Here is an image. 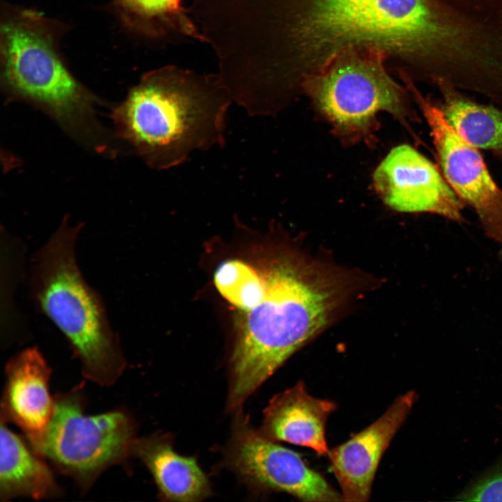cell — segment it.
I'll return each mask as SVG.
<instances>
[{"instance_id":"3957f363","label":"cell","mask_w":502,"mask_h":502,"mask_svg":"<svg viewBox=\"0 0 502 502\" xmlns=\"http://www.w3.org/2000/svg\"><path fill=\"white\" fill-rule=\"evenodd\" d=\"M231 101L218 74L167 66L145 74L112 116L119 138L151 167L167 169L225 144Z\"/></svg>"},{"instance_id":"ffe728a7","label":"cell","mask_w":502,"mask_h":502,"mask_svg":"<svg viewBox=\"0 0 502 502\" xmlns=\"http://www.w3.org/2000/svg\"><path fill=\"white\" fill-rule=\"evenodd\" d=\"M501 254H502V252H501ZM501 256H502V254H501Z\"/></svg>"},{"instance_id":"7c38bea8","label":"cell","mask_w":502,"mask_h":502,"mask_svg":"<svg viewBox=\"0 0 502 502\" xmlns=\"http://www.w3.org/2000/svg\"><path fill=\"white\" fill-rule=\"evenodd\" d=\"M51 369L36 347L12 357L6 367V384L1 404V419L17 425L31 448L41 439L54 410L49 392Z\"/></svg>"},{"instance_id":"277c9868","label":"cell","mask_w":502,"mask_h":502,"mask_svg":"<svg viewBox=\"0 0 502 502\" xmlns=\"http://www.w3.org/2000/svg\"><path fill=\"white\" fill-rule=\"evenodd\" d=\"M80 226L65 218L33 259L30 287L36 307L61 331L83 375L104 386L123 374L126 360L98 292L85 280L75 255Z\"/></svg>"},{"instance_id":"30bf717a","label":"cell","mask_w":502,"mask_h":502,"mask_svg":"<svg viewBox=\"0 0 502 502\" xmlns=\"http://www.w3.org/2000/svg\"><path fill=\"white\" fill-rule=\"evenodd\" d=\"M375 190L391 208L462 221V203L436 167L409 145L393 148L373 174Z\"/></svg>"},{"instance_id":"8fae6325","label":"cell","mask_w":502,"mask_h":502,"mask_svg":"<svg viewBox=\"0 0 502 502\" xmlns=\"http://www.w3.org/2000/svg\"><path fill=\"white\" fill-rule=\"evenodd\" d=\"M418 399L415 390L397 397L369 426L328 452L330 466L343 501L369 500L380 460Z\"/></svg>"},{"instance_id":"2e32d148","label":"cell","mask_w":502,"mask_h":502,"mask_svg":"<svg viewBox=\"0 0 502 502\" xmlns=\"http://www.w3.org/2000/svg\"><path fill=\"white\" fill-rule=\"evenodd\" d=\"M437 86L443 98L441 109L455 132L471 146L502 156V111L464 97L450 84Z\"/></svg>"},{"instance_id":"4fadbf2b","label":"cell","mask_w":502,"mask_h":502,"mask_svg":"<svg viewBox=\"0 0 502 502\" xmlns=\"http://www.w3.org/2000/svg\"><path fill=\"white\" fill-rule=\"evenodd\" d=\"M336 408L335 402L311 395L304 382L299 381L270 400L257 431L272 441L291 443L327 455L326 425Z\"/></svg>"},{"instance_id":"9a60e30c","label":"cell","mask_w":502,"mask_h":502,"mask_svg":"<svg viewBox=\"0 0 502 502\" xmlns=\"http://www.w3.org/2000/svg\"><path fill=\"white\" fill-rule=\"evenodd\" d=\"M1 419L0 499H42L57 496L60 489L50 469Z\"/></svg>"},{"instance_id":"52a82bcc","label":"cell","mask_w":502,"mask_h":502,"mask_svg":"<svg viewBox=\"0 0 502 502\" xmlns=\"http://www.w3.org/2000/svg\"><path fill=\"white\" fill-rule=\"evenodd\" d=\"M52 417L31 449L86 490L107 469L132 456L134 419L123 410L84 411L79 389L54 397Z\"/></svg>"},{"instance_id":"7a4b0ae2","label":"cell","mask_w":502,"mask_h":502,"mask_svg":"<svg viewBox=\"0 0 502 502\" xmlns=\"http://www.w3.org/2000/svg\"><path fill=\"white\" fill-rule=\"evenodd\" d=\"M266 293L239 312L230 360L228 406L236 409L296 351L328 327L352 292L345 274L296 252L263 271Z\"/></svg>"},{"instance_id":"e0dca14e","label":"cell","mask_w":502,"mask_h":502,"mask_svg":"<svg viewBox=\"0 0 502 502\" xmlns=\"http://www.w3.org/2000/svg\"><path fill=\"white\" fill-rule=\"evenodd\" d=\"M144 35L167 43L204 38L181 0H120Z\"/></svg>"},{"instance_id":"8992f818","label":"cell","mask_w":502,"mask_h":502,"mask_svg":"<svg viewBox=\"0 0 502 502\" xmlns=\"http://www.w3.org/2000/svg\"><path fill=\"white\" fill-rule=\"evenodd\" d=\"M358 50L341 52L302 85L335 132L348 142L371 140L379 112L404 124L411 117L403 90L382 65V52L367 55Z\"/></svg>"},{"instance_id":"d6986e66","label":"cell","mask_w":502,"mask_h":502,"mask_svg":"<svg viewBox=\"0 0 502 502\" xmlns=\"http://www.w3.org/2000/svg\"><path fill=\"white\" fill-rule=\"evenodd\" d=\"M464 501H502V465L481 476L456 496Z\"/></svg>"},{"instance_id":"9c48e42d","label":"cell","mask_w":502,"mask_h":502,"mask_svg":"<svg viewBox=\"0 0 502 502\" xmlns=\"http://www.w3.org/2000/svg\"><path fill=\"white\" fill-rule=\"evenodd\" d=\"M229 466L261 488L283 492L303 501H342L324 477L294 451L262 436L241 418L227 451Z\"/></svg>"},{"instance_id":"6da1fadb","label":"cell","mask_w":502,"mask_h":502,"mask_svg":"<svg viewBox=\"0 0 502 502\" xmlns=\"http://www.w3.org/2000/svg\"><path fill=\"white\" fill-rule=\"evenodd\" d=\"M268 52L287 78L303 81L349 49L395 53L421 74L450 54L459 0H267Z\"/></svg>"},{"instance_id":"ba28073f","label":"cell","mask_w":502,"mask_h":502,"mask_svg":"<svg viewBox=\"0 0 502 502\" xmlns=\"http://www.w3.org/2000/svg\"><path fill=\"white\" fill-rule=\"evenodd\" d=\"M430 128L443 175L459 197L476 213L485 234L502 246V190L489 174L478 149L462 139L441 108L407 82Z\"/></svg>"},{"instance_id":"5b68a950","label":"cell","mask_w":502,"mask_h":502,"mask_svg":"<svg viewBox=\"0 0 502 502\" xmlns=\"http://www.w3.org/2000/svg\"><path fill=\"white\" fill-rule=\"evenodd\" d=\"M1 79L13 98L29 102L68 135L98 151L108 135L95 115L96 97L68 71L50 22L30 10L7 15L1 26Z\"/></svg>"},{"instance_id":"44dd1931","label":"cell","mask_w":502,"mask_h":502,"mask_svg":"<svg viewBox=\"0 0 502 502\" xmlns=\"http://www.w3.org/2000/svg\"><path fill=\"white\" fill-rule=\"evenodd\" d=\"M501 410H502V409H501Z\"/></svg>"},{"instance_id":"5bb4252c","label":"cell","mask_w":502,"mask_h":502,"mask_svg":"<svg viewBox=\"0 0 502 502\" xmlns=\"http://www.w3.org/2000/svg\"><path fill=\"white\" fill-rule=\"evenodd\" d=\"M132 456L146 465L166 500L197 501L211 494L209 482L196 460L176 453L166 436L137 438Z\"/></svg>"},{"instance_id":"ac0fdd59","label":"cell","mask_w":502,"mask_h":502,"mask_svg":"<svg viewBox=\"0 0 502 502\" xmlns=\"http://www.w3.org/2000/svg\"><path fill=\"white\" fill-rule=\"evenodd\" d=\"M213 280L218 292L239 312L253 308L264 298L266 280L247 263L240 259H228L216 268Z\"/></svg>"}]
</instances>
